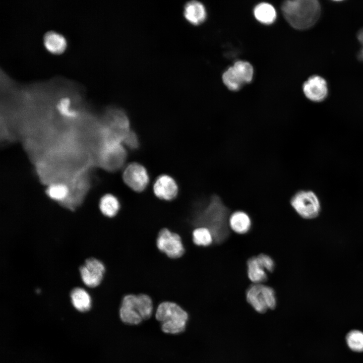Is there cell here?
I'll use <instances>...</instances> for the list:
<instances>
[{
  "instance_id": "cell-1",
  "label": "cell",
  "mask_w": 363,
  "mask_h": 363,
  "mask_svg": "<svg viewBox=\"0 0 363 363\" xmlns=\"http://www.w3.org/2000/svg\"><path fill=\"white\" fill-rule=\"evenodd\" d=\"M229 209L218 195H213L206 204L200 205L196 211L193 224L196 227L203 226L211 232L214 241L219 244L228 237Z\"/></svg>"
},
{
  "instance_id": "cell-2",
  "label": "cell",
  "mask_w": 363,
  "mask_h": 363,
  "mask_svg": "<svg viewBox=\"0 0 363 363\" xmlns=\"http://www.w3.org/2000/svg\"><path fill=\"white\" fill-rule=\"evenodd\" d=\"M281 9L287 23L297 30L312 27L321 13L320 4L316 0L286 1L282 3Z\"/></svg>"
},
{
  "instance_id": "cell-3",
  "label": "cell",
  "mask_w": 363,
  "mask_h": 363,
  "mask_svg": "<svg viewBox=\"0 0 363 363\" xmlns=\"http://www.w3.org/2000/svg\"><path fill=\"white\" fill-rule=\"evenodd\" d=\"M153 311V301L149 295L144 293L128 294L121 300L119 315L124 323L136 325L149 319Z\"/></svg>"
},
{
  "instance_id": "cell-4",
  "label": "cell",
  "mask_w": 363,
  "mask_h": 363,
  "mask_svg": "<svg viewBox=\"0 0 363 363\" xmlns=\"http://www.w3.org/2000/svg\"><path fill=\"white\" fill-rule=\"evenodd\" d=\"M155 317L161 323L162 331L170 334L183 332L189 319L185 310L176 303L169 301H163L158 306Z\"/></svg>"
},
{
  "instance_id": "cell-5",
  "label": "cell",
  "mask_w": 363,
  "mask_h": 363,
  "mask_svg": "<svg viewBox=\"0 0 363 363\" xmlns=\"http://www.w3.org/2000/svg\"><path fill=\"white\" fill-rule=\"evenodd\" d=\"M246 299L254 310L260 314L274 310L277 305L274 290L262 283L251 285L246 291Z\"/></svg>"
},
{
  "instance_id": "cell-6",
  "label": "cell",
  "mask_w": 363,
  "mask_h": 363,
  "mask_svg": "<svg viewBox=\"0 0 363 363\" xmlns=\"http://www.w3.org/2000/svg\"><path fill=\"white\" fill-rule=\"evenodd\" d=\"M254 69L246 61L238 60L229 67L222 74L223 83L230 90H239L246 84L250 83L253 78Z\"/></svg>"
},
{
  "instance_id": "cell-7",
  "label": "cell",
  "mask_w": 363,
  "mask_h": 363,
  "mask_svg": "<svg viewBox=\"0 0 363 363\" xmlns=\"http://www.w3.org/2000/svg\"><path fill=\"white\" fill-rule=\"evenodd\" d=\"M290 203L295 212L302 218L315 219L320 213V200L317 195L312 191H297L291 197Z\"/></svg>"
},
{
  "instance_id": "cell-8",
  "label": "cell",
  "mask_w": 363,
  "mask_h": 363,
  "mask_svg": "<svg viewBox=\"0 0 363 363\" xmlns=\"http://www.w3.org/2000/svg\"><path fill=\"white\" fill-rule=\"evenodd\" d=\"M156 246L161 253L170 259L180 258L185 252L180 236L165 227L161 229L158 232Z\"/></svg>"
},
{
  "instance_id": "cell-9",
  "label": "cell",
  "mask_w": 363,
  "mask_h": 363,
  "mask_svg": "<svg viewBox=\"0 0 363 363\" xmlns=\"http://www.w3.org/2000/svg\"><path fill=\"white\" fill-rule=\"evenodd\" d=\"M80 272L85 285L89 288H95L102 282L105 273V267L99 260L90 258L80 267Z\"/></svg>"
},
{
  "instance_id": "cell-10",
  "label": "cell",
  "mask_w": 363,
  "mask_h": 363,
  "mask_svg": "<svg viewBox=\"0 0 363 363\" xmlns=\"http://www.w3.org/2000/svg\"><path fill=\"white\" fill-rule=\"evenodd\" d=\"M123 177L128 186L138 192L144 191L149 180L145 168L137 163H132L128 165L123 172Z\"/></svg>"
},
{
  "instance_id": "cell-11",
  "label": "cell",
  "mask_w": 363,
  "mask_h": 363,
  "mask_svg": "<svg viewBox=\"0 0 363 363\" xmlns=\"http://www.w3.org/2000/svg\"><path fill=\"white\" fill-rule=\"evenodd\" d=\"M103 149V160L106 167L114 170L123 165L127 157V152L121 143L107 141Z\"/></svg>"
},
{
  "instance_id": "cell-12",
  "label": "cell",
  "mask_w": 363,
  "mask_h": 363,
  "mask_svg": "<svg viewBox=\"0 0 363 363\" xmlns=\"http://www.w3.org/2000/svg\"><path fill=\"white\" fill-rule=\"evenodd\" d=\"M302 89L306 97L315 102L323 101L328 93L326 81L319 76L310 77L304 83Z\"/></svg>"
},
{
  "instance_id": "cell-13",
  "label": "cell",
  "mask_w": 363,
  "mask_h": 363,
  "mask_svg": "<svg viewBox=\"0 0 363 363\" xmlns=\"http://www.w3.org/2000/svg\"><path fill=\"white\" fill-rule=\"evenodd\" d=\"M153 191L156 196L159 199L170 201L177 196L178 187L173 178L167 175H162L156 180Z\"/></svg>"
},
{
  "instance_id": "cell-14",
  "label": "cell",
  "mask_w": 363,
  "mask_h": 363,
  "mask_svg": "<svg viewBox=\"0 0 363 363\" xmlns=\"http://www.w3.org/2000/svg\"><path fill=\"white\" fill-rule=\"evenodd\" d=\"M184 16L191 24L198 25L205 21L207 12L204 5L197 1L187 3L184 8Z\"/></svg>"
},
{
  "instance_id": "cell-15",
  "label": "cell",
  "mask_w": 363,
  "mask_h": 363,
  "mask_svg": "<svg viewBox=\"0 0 363 363\" xmlns=\"http://www.w3.org/2000/svg\"><path fill=\"white\" fill-rule=\"evenodd\" d=\"M70 297L73 307L79 312H87L92 308L91 297L84 288H74L70 293Z\"/></svg>"
},
{
  "instance_id": "cell-16",
  "label": "cell",
  "mask_w": 363,
  "mask_h": 363,
  "mask_svg": "<svg viewBox=\"0 0 363 363\" xmlns=\"http://www.w3.org/2000/svg\"><path fill=\"white\" fill-rule=\"evenodd\" d=\"M251 223L249 215L243 211H236L229 217V226L233 231L238 234L247 233L251 228Z\"/></svg>"
},
{
  "instance_id": "cell-17",
  "label": "cell",
  "mask_w": 363,
  "mask_h": 363,
  "mask_svg": "<svg viewBox=\"0 0 363 363\" xmlns=\"http://www.w3.org/2000/svg\"><path fill=\"white\" fill-rule=\"evenodd\" d=\"M99 208L104 216L112 218L118 214L120 209V204L115 196L107 194L100 198L99 202Z\"/></svg>"
},
{
  "instance_id": "cell-18",
  "label": "cell",
  "mask_w": 363,
  "mask_h": 363,
  "mask_svg": "<svg viewBox=\"0 0 363 363\" xmlns=\"http://www.w3.org/2000/svg\"><path fill=\"white\" fill-rule=\"evenodd\" d=\"M253 13L256 19L260 23L265 25L273 23L277 17L274 7L267 3H261L256 5L254 9Z\"/></svg>"
},
{
  "instance_id": "cell-19",
  "label": "cell",
  "mask_w": 363,
  "mask_h": 363,
  "mask_svg": "<svg viewBox=\"0 0 363 363\" xmlns=\"http://www.w3.org/2000/svg\"><path fill=\"white\" fill-rule=\"evenodd\" d=\"M44 44L46 49L50 52L59 53L64 51L66 48L67 41L65 37L61 34L51 31L45 34Z\"/></svg>"
},
{
  "instance_id": "cell-20",
  "label": "cell",
  "mask_w": 363,
  "mask_h": 363,
  "mask_svg": "<svg viewBox=\"0 0 363 363\" xmlns=\"http://www.w3.org/2000/svg\"><path fill=\"white\" fill-rule=\"evenodd\" d=\"M247 264L248 276L252 282L255 284H260L267 280L266 270L259 263L257 256L249 259Z\"/></svg>"
},
{
  "instance_id": "cell-21",
  "label": "cell",
  "mask_w": 363,
  "mask_h": 363,
  "mask_svg": "<svg viewBox=\"0 0 363 363\" xmlns=\"http://www.w3.org/2000/svg\"><path fill=\"white\" fill-rule=\"evenodd\" d=\"M191 236L194 244L198 246H209L214 241L210 230L203 226L196 227L192 231Z\"/></svg>"
},
{
  "instance_id": "cell-22",
  "label": "cell",
  "mask_w": 363,
  "mask_h": 363,
  "mask_svg": "<svg viewBox=\"0 0 363 363\" xmlns=\"http://www.w3.org/2000/svg\"><path fill=\"white\" fill-rule=\"evenodd\" d=\"M348 347L353 351L363 352V332L358 330L350 331L345 338Z\"/></svg>"
},
{
  "instance_id": "cell-23",
  "label": "cell",
  "mask_w": 363,
  "mask_h": 363,
  "mask_svg": "<svg viewBox=\"0 0 363 363\" xmlns=\"http://www.w3.org/2000/svg\"><path fill=\"white\" fill-rule=\"evenodd\" d=\"M47 194L52 200L62 202L67 199L69 190L65 185L55 184L49 187Z\"/></svg>"
},
{
  "instance_id": "cell-24",
  "label": "cell",
  "mask_w": 363,
  "mask_h": 363,
  "mask_svg": "<svg viewBox=\"0 0 363 363\" xmlns=\"http://www.w3.org/2000/svg\"><path fill=\"white\" fill-rule=\"evenodd\" d=\"M70 100L68 97L62 98L57 104V108L61 114L69 117H75L77 113L70 108Z\"/></svg>"
},
{
  "instance_id": "cell-25",
  "label": "cell",
  "mask_w": 363,
  "mask_h": 363,
  "mask_svg": "<svg viewBox=\"0 0 363 363\" xmlns=\"http://www.w3.org/2000/svg\"><path fill=\"white\" fill-rule=\"evenodd\" d=\"M258 260L262 267L269 272L273 271L275 263L273 260L268 255L261 254L257 256Z\"/></svg>"
},
{
  "instance_id": "cell-26",
  "label": "cell",
  "mask_w": 363,
  "mask_h": 363,
  "mask_svg": "<svg viewBox=\"0 0 363 363\" xmlns=\"http://www.w3.org/2000/svg\"><path fill=\"white\" fill-rule=\"evenodd\" d=\"M126 146L131 149H136L139 146V140L136 134L130 130L125 137L123 142Z\"/></svg>"
},
{
  "instance_id": "cell-27",
  "label": "cell",
  "mask_w": 363,
  "mask_h": 363,
  "mask_svg": "<svg viewBox=\"0 0 363 363\" xmlns=\"http://www.w3.org/2000/svg\"><path fill=\"white\" fill-rule=\"evenodd\" d=\"M357 36L358 40L362 45V47L358 54L357 57L360 60L363 61V28L358 31Z\"/></svg>"
}]
</instances>
